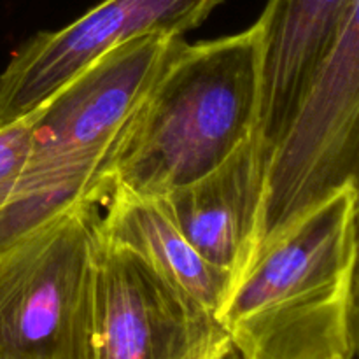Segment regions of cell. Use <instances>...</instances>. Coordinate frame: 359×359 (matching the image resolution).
Segmentation results:
<instances>
[{
	"mask_svg": "<svg viewBox=\"0 0 359 359\" xmlns=\"http://www.w3.org/2000/svg\"><path fill=\"white\" fill-rule=\"evenodd\" d=\"M358 188L263 245L219 314L242 359H354Z\"/></svg>",
	"mask_w": 359,
	"mask_h": 359,
	"instance_id": "obj_1",
	"label": "cell"
},
{
	"mask_svg": "<svg viewBox=\"0 0 359 359\" xmlns=\"http://www.w3.org/2000/svg\"><path fill=\"white\" fill-rule=\"evenodd\" d=\"M258 35L184 42L146 95L109 163L112 189L160 196L196 181L252 132Z\"/></svg>",
	"mask_w": 359,
	"mask_h": 359,
	"instance_id": "obj_2",
	"label": "cell"
},
{
	"mask_svg": "<svg viewBox=\"0 0 359 359\" xmlns=\"http://www.w3.org/2000/svg\"><path fill=\"white\" fill-rule=\"evenodd\" d=\"M181 35L132 39L84 69L28 114L32 153L14 191L60 205L112 191L109 163L137 109L184 44Z\"/></svg>",
	"mask_w": 359,
	"mask_h": 359,
	"instance_id": "obj_3",
	"label": "cell"
},
{
	"mask_svg": "<svg viewBox=\"0 0 359 359\" xmlns=\"http://www.w3.org/2000/svg\"><path fill=\"white\" fill-rule=\"evenodd\" d=\"M98 205L74 203L0 248V359H95Z\"/></svg>",
	"mask_w": 359,
	"mask_h": 359,
	"instance_id": "obj_4",
	"label": "cell"
},
{
	"mask_svg": "<svg viewBox=\"0 0 359 359\" xmlns=\"http://www.w3.org/2000/svg\"><path fill=\"white\" fill-rule=\"evenodd\" d=\"M358 114L359 9L347 18L332 55L270 154L256 255L337 193L358 188Z\"/></svg>",
	"mask_w": 359,
	"mask_h": 359,
	"instance_id": "obj_5",
	"label": "cell"
},
{
	"mask_svg": "<svg viewBox=\"0 0 359 359\" xmlns=\"http://www.w3.org/2000/svg\"><path fill=\"white\" fill-rule=\"evenodd\" d=\"M93 347L95 359H226L233 351L214 312L102 237Z\"/></svg>",
	"mask_w": 359,
	"mask_h": 359,
	"instance_id": "obj_6",
	"label": "cell"
},
{
	"mask_svg": "<svg viewBox=\"0 0 359 359\" xmlns=\"http://www.w3.org/2000/svg\"><path fill=\"white\" fill-rule=\"evenodd\" d=\"M223 0H102L56 32L21 46L0 74V126L41 107L105 53L149 34L184 35Z\"/></svg>",
	"mask_w": 359,
	"mask_h": 359,
	"instance_id": "obj_7",
	"label": "cell"
},
{
	"mask_svg": "<svg viewBox=\"0 0 359 359\" xmlns=\"http://www.w3.org/2000/svg\"><path fill=\"white\" fill-rule=\"evenodd\" d=\"M359 0H269L255 23L258 97L251 135L272 154Z\"/></svg>",
	"mask_w": 359,
	"mask_h": 359,
	"instance_id": "obj_8",
	"label": "cell"
},
{
	"mask_svg": "<svg viewBox=\"0 0 359 359\" xmlns=\"http://www.w3.org/2000/svg\"><path fill=\"white\" fill-rule=\"evenodd\" d=\"M269 160L249 135L205 175L154 196L186 241L233 283L256 255Z\"/></svg>",
	"mask_w": 359,
	"mask_h": 359,
	"instance_id": "obj_9",
	"label": "cell"
},
{
	"mask_svg": "<svg viewBox=\"0 0 359 359\" xmlns=\"http://www.w3.org/2000/svg\"><path fill=\"white\" fill-rule=\"evenodd\" d=\"M104 205L107 212L98 221L104 241L135 252L154 272L219 318L233 279L186 241L154 196L114 188Z\"/></svg>",
	"mask_w": 359,
	"mask_h": 359,
	"instance_id": "obj_10",
	"label": "cell"
},
{
	"mask_svg": "<svg viewBox=\"0 0 359 359\" xmlns=\"http://www.w3.org/2000/svg\"><path fill=\"white\" fill-rule=\"evenodd\" d=\"M32 153L30 118L0 126V207L9 200Z\"/></svg>",
	"mask_w": 359,
	"mask_h": 359,
	"instance_id": "obj_11",
	"label": "cell"
}]
</instances>
